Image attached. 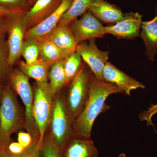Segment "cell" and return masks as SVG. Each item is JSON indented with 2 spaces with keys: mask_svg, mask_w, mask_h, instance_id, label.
Returning <instances> with one entry per match:
<instances>
[{
  "mask_svg": "<svg viewBox=\"0 0 157 157\" xmlns=\"http://www.w3.org/2000/svg\"><path fill=\"white\" fill-rule=\"evenodd\" d=\"M123 94L115 85L96 78L92 72L90 81L88 98L83 109L73 121L74 136L91 138L93 124L100 113L109 109L105 102L110 95Z\"/></svg>",
  "mask_w": 157,
  "mask_h": 157,
  "instance_id": "1",
  "label": "cell"
},
{
  "mask_svg": "<svg viewBox=\"0 0 157 157\" xmlns=\"http://www.w3.org/2000/svg\"><path fill=\"white\" fill-rule=\"evenodd\" d=\"M25 111L21 109L15 94L9 86L4 87L0 105V134L2 143L8 146L14 132L24 128Z\"/></svg>",
  "mask_w": 157,
  "mask_h": 157,
  "instance_id": "2",
  "label": "cell"
},
{
  "mask_svg": "<svg viewBox=\"0 0 157 157\" xmlns=\"http://www.w3.org/2000/svg\"><path fill=\"white\" fill-rule=\"evenodd\" d=\"M47 130L59 153L65 143L74 136L73 120L66 106L63 89L55 96L52 113Z\"/></svg>",
  "mask_w": 157,
  "mask_h": 157,
  "instance_id": "3",
  "label": "cell"
},
{
  "mask_svg": "<svg viewBox=\"0 0 157 157\" xmlns=\"http://www.w3.org/2000/svg\"><path fill=\"white\" fill-rule=\"evenodd\" d=\"M9 78L12 89L21 98L25 107L24 128L30 134L33 143L39 146L40 134L33 116V92L29 77L19 69H16L10 73Z\"/></svg>",
  "mask_w": 157,
  "mask_h": 157,
  "instance_id": "4",
  "label": "cell"
},
{
  "mask_svg": "<svg viewBox=\"0 0 157 157\" xmlns=\"http://www.w3.org/2000/svg\"><path fill=\"white\" fill-rule=\"evenodd\" d=\"M33 92V116L40 134L39 146L42 147L44 135L49 125L55 95L48 82L42 83L36 82Z\"/></svg>",
  "mask_w": 157,
  "mask_h": 157,
  "instance_id": "5",
  "label": "cell"
},
{
  "mask_svg": "<svg viewBox=\"0 0 157 157\" xmlns=\"http://www.w3.org/2000/svg\"><path fill=\"white\" fill-rule=\"evenodd\" d=\"M91 71L84 65L73 81L64 92L66 106L73 121L83 109L88 98Z\"/></svg>",
  "mask_w": 157,
  "mask_h": 157,
  "instance_id": "6",
  "label": "cell"
},
{
  "mask_svg": "<svg viewBox=\"0 0 157 157\" xmlns=\"http://www.w3.org/2000/svg\"><path fill=\"white\" fill-rule=\"evenodd\" d=\"M69 25L78 43L87 40L104 38L106 35L101 21L89 11L79 19L76 18Z\"/></svg>",
  "mask_w": 157,
  "mask_h": 157,
  "instance_id": "7",
  "label": "cell"
},
{
  "mask_svg": "<svg viewBox=\"0 0 157 157\" xmlns=\"http://www.w3.org/2000/svg\"><path fill=\"white\" fill-rule=\"evenodd\" d=\"M76 51L79 54L96 78L103 80V71L108 62L109 52L100 50L96 45V39L89 40L88 43L84 42L78 43Z\"/></svg>",
  "mask_w": 157,
  "mask_h": 157,
  "instance_id": "8",
  "label": "cell"
},
{
  "mask_svg": "<svg viewBox=\"0 0 157 157\" xmlns=\"http://www.w3.org/2000/svg\"><path fill=\"white\" fill-rule=\"evenodd\" d=\"M24 14L9 17L11 25L9 26L8 38V63L10 67L13 66L21 55L25 33L24 29L25 26L22 20Z\"/></svg>",
  "mask_w": 157,
  "mask_h": 157,
  "instance_id": "9",
  "label": "cell"
},
{
  "mask_svg": "<svg viewBox=\"0 0 157 157\" xmlns=\"http://www.w3.org/2000/svg\"><path fill=\"white\" fill-rule=\"evenodd\" d=\"M142 15L138 12L124 14L123 18L113 25L104 27L106 34H111L118 39H132L139 36Z\"/></svg>",
  "mask_w": 157,
  "mask_h": 157,
  "instance_id": "10",
  "label": "cell"
},
{
  "mask_svg": "<svg viewBox=\"0 0 157 157\" xmlns=\"http://www.w3.org/2000/svg\"><path fill=\"white\" fill-rule=\"evenodd\" d=\"M73 1L62 0L58 7L48 17L25 32V39H39L47 36L58 25L62 16L69 9Z\"/></svg>",
  "mask_w": 157,
  "mask_h": 157,
  "instance_id": "11",
  "label": "cell"
},
{
  "mask_svg": "<svg viewBox=\"0 0 157 157\" xmlns=\"http://www.w3.org/2000/svg\"><path fill=\"white\" fill-rule=\"evenodd\" d=\"M103 78L104 81L115 85L123 94L128 96L131 95L133 90L145 88L142 83L119 70L109 62H107L104 67Z\"/></svg>",
  "mask_w": 157,
  "mask_h": 157,
  "instance_id": "12",
  "label": "cell"
},
{
  "mask_svg": "<svg viewBox=\"0 0 157 157\" xmlns=\"http://www.w3.org/2000/svg\"><path fill=\"white\" fill-rule=\"evenodd\" d=\"M60 157H99V152L91 138L73 136L65 143Z\"/></svg>",
  "mask_w": 157,
  "mask_h": 157,
  "instance_id": "13",
  "label": "cell"
},
{
  "mask_svg": "<svg viewBox=\"0 0 157 157\" xmlns=\"http://www.w3.org/2000/svg\"><path fill=\"white\" fill-rule=\"evenodd\" d=\"M62 0H37L22 15L26 27L35 26L48 17L58 7Z\"/></svg>",
  "mask_w": 157,
  "mask_h": 157,
  "instance_id": "14",
  "label": "cell"
},
{
  "mask_svg": "<svg viewBox=\"0 0 157 157\" xmlns=\"http://www.w3.org/2000/svg\"><path fill=\"white\" fill-rule=\"evenodd\" d=\"M88 11L100 21L113 25L121 20L124 15L119 8L105 0H93Z\"/></svg>",
  "mask_w": 157,
  "mask_h": 157,
  "instance_id": "15",
  "label": "cell"
},
{
  "mask_svg": "<svg viewBox=\"0 0 157 157\" xmlns=\"http://www.w3.org/2000/svg\"><path fill=\"white\" fill-rule=\"evenodd\" d=\"M46 37L67 56L76 51L78 44L69 25H58Z\"/></svg>",
  "mask_w": 157,
  "mask_h": 157,
  "instance_id": "16",
  "label": "cell"
},
{
  "mask_svg": "<svg viewBox=\"0 0 157 157\" xmlns=\"http://www.w3.org/2000/svg\"><path fill=\"white\" fill-rule=\"evenodd\" d=\"M139 37L145 45V54L149 60L154 61L157 53V16L149 21H142Z\"/></svg>",
  "mask_w": 157,
  "mask_h": 157,
  "instance_id": "17",
  "label": "cell"
},
{
  "mask_svg": "<svg viewBox=\"0 0 157 157\" xmlns=\"http://www.w3.org/2000/svg\"><path fill=\"white\" fill-rule=\"evenodd\" d=\"M37 40L39 56L43 61L52 65L59 61L64 60L68 56L47 37Z\"/></svg>",
  "mask_w": 157,
  "mask_h": 157,
  "instance_id": "18",
  "label": "cell"
},
{
  "mask_svg": "<svg viewBox=\"0 0 157 157\" xmlns=\"http://www.w3.org/2000/svg\"><path fill=\"white\" fill-rule=\"evenodd\" d=\"M52 65L43 61L40 59L39 62L33 64L29 65L25 62L20 63L19 70L28 77L34 78L39 83L48 82V75Z\"/></svg>",
  "mask_w": 157,
  "mask_h": 157,
  "instance_id": "19",
  "label": "cell"
},
{
  "mask_svg": "<svg viewBox=\"0 0 157 157\" xmlns=\"http://www.w3.org/2000/svg\"><path fill=\"white\" fill-rule=\"evenodd\" d=\"M64 60L59 61L53 64L48 71V84L55 95L67 86Z\"/></svg>",
  "mask_w": 157,
  "mask_h": 157,
  "instance_id": "20",
  "label": "cell"
},
{
  "mask_svg": "<svg viewBox=\"0 0 157 157\" xmlns=\"http://www.w3.org/2000/svg\"><path fill=\"white\" fill-rule=\"evenodd\" d=\"M93 0H73L69 9L62 16L58 25H68L70 22L88 11Z\"/></svg>",
  "mask_w": 157,
  "mask_h": 157,
  "instance_id": "21",
  "label": "cell"
},
{
  "mask_svg": "<svg viewBox=\"0 0 157 157\" xmlns=\"http://www.w3.org/2000/svg\"><path fill=\"white\" fill-rule=\"evenodd\" d=\"M82 59L79 54L75 51L69 55L64 60L66 86L73 81L81 70L83 65Z\"/></svg>",
  "mask_w": 157,
  "mask_h": 157,
  "instance_id": "22",
  "label": "cell"
},
{
  "mask_svg": "<svg viewBox=\"0 0 157 157\" xmlns=\"http://www.w3.org/2000/svg\"><path fill=\"white\" fill-rule=\"evenodd\" d=\"M21 55L27 64L36 63L40 61L38 41L34 39H25L24 42Z\"/></svg>",
  "mask_w": 157,
  "mask_h": 157,
  "instance_id": "23",
  "label": "cell"
},
{
  "mask_svg": "<svg viewBox=\"0 0 157 157\" xmlns=\"http://www.w3.org/2000/svg\"><path fill=\"white\" fill-rule=\"evenodd\" d=\"M42 157H60L58 149L55 145L48 130H46L41 147Z\"/></svg>",
  "mask_w": 157,
  "mask_h": 157,
  "instance_id": "24",
  "label": "cell"
},
{
  "mask_svg": "<svg viewBox=\"0 0 157 157\" xmlns=\"http://www.w3.org/2000/svg\"><path fill=\"white\" fill-rule=\"evenodd\" d=\"M30 4L27 0H0V6L12 10L26 12Z\"/></svg>",
  "mask_w": 157,
  "mask_h": 157,
  "instance_id": "25",
  "label": "cell"
},
{
  "mask_svg": "<svg viewBox=\"0 0 157 157\" xmlns=\"http://www.w3.org/2000/svg\"><path fill=\"white\" fill-rule=\"evenodd\" d=\"M157 114V104H151L147 110H144L139 115V119L141 121H146L147 126H152L155 129L154 124L152 121L154 116Z\"/></svg>",
  "mask_w": 157,
  "mask_h": 157,
  "instance_id": "26",
  "label": "cell"
},
{
  "mask_svg": "<svg viewBox=\"0 0 157 157\" xmlns=\"http://www.w3.org/2000/svg\"><path fill=\"white\" fill-rule=\"evenodd\" d=\"M21 157H42L41 147L33 143L29 147L25 150Z\"/></svg>",
  "mask_w": 157,
  "mask_h": 157,
  "instance_id": "27",
  "label": "cell"
},
{
  "mask_svg": "<svg viewBox=\"0 0 157 157\" xmlns=\"http://www.w3.org/2000/svg\"><path fill=\"white\" fill-rule=\"evenodd\" d=\"M17 140L18 143L25 149L29 147L33 143V138L27 132H19L17 135Z\"/></svg>",
  "mask_w": 157,
  "mask_h": 157,
  "instance_id": "28",
  "label": "cell"
},
{
  "mask_svg": "<svg viewBox=\"0 0 157 157\" xmlns=\"http://www.w3.org/2000/svg\"><path fill=\"white\" fill-rule=\"evenodd\" d=\"M8 58H6V53L2 44L0 43V77L5 75L8 67Z\"/></svg>",
  "mask_w": 157,
  "mask_h": 157,
  "instance_id": "29",
  "label": "cell"
},
{
  "mask_svg": "<svg viewBox=\"0 0 157 157\" xmlns=\"http://www.w3.org/2000/svg\"><path fill=\"white\" fill-rule=\"evenodd\" d=\"M25 149L18 142H10L7 148V150L12 154L21 155Z\"/></svg>",
  "mask_w": 157,
  "mask_h": 157,
  "instance_id": "30",
  "label": "cell"
},
{
  "mask_svg": "<svg viewBox=\"0 0 157 157\" xmlns=\"http://www.w3.org/2000/svg\"><path fill=\"white\" fill-rule=\"evenodd\" d=\"M25 13L24 11L7 9L0 6V17L7 18L20 14Z\"/></svg>",
  "mask_w": 157,
  "mask_h": 157,
  "instance_id": "31",
  "label": "cell"
},
{
  "mask_svg": "<svg viewBox=\"0 0 157 157\" xmlns=\"http://www.w3.org/2000/svg\"><path fill=\"white\" fill-rule=\"evenodd\" d=\"M7 148V146L3 144H0V157H6L5 154Z\"/></svg>",
  "mask_w": 157,
  "mask_h": 157,
  "instance_id": "32",
  "label": "cell"
},
{
  "mask_svg": "<svg viewBox=\"0 0 157 157\" xmlns=\"http://www.w3.org/2000/svg\"><path fill=\"white\" fill-rule=\"evenodd\" d=\"M4 18V17H0V33H2L6 28Z\"/></svg>",
  "mask_w": 157,
  "mask_h": 157,
  "instance_id": "33",
  "label": "cell"
},
{
  "mask_svg": "<svg viewBox=\"0 0 157 157\" xmlns=\"http://www.w3.org/2000/svg\"><path fill=\"white\" fill-rule=\"evenodd\" d=\"M5 157H21V155H16L12 154L11 153L9 152L8 151L6 150V154H5Z\"/></svg>",
  "mask_w": 157,
  "mask_h": 157,
  "instance_id": "34",
  "label": "cell"
},
{
  "mask_svg": "<svg viewBox=\"0 0 157 157\" xmlns=\"http://www.w3.org/2000/svg\"><path fill=\"white\" fill-rule=\"evenodd\" d=\"M4 89V88H2V85L0 84V105H1V102H2V99Z\"/></svg>",
  "mask_w": 157,
  "mask_h": 157,
  "instance_id": "35",
  "label": "cell"
},
{
  "mask_svg": "<svg viewBox=\"0 0 157 157\" xmlns=\"http://www.w3.org/2000/svg\"><path fill=\"white\" fill-rule=\"evenodd\" d=\"M36 1L37 0H27L28 2H29V4L30 5H31V4H33V6Z\"/></svg>",
  "mask_w": 157,
  "mask_h": 157,
  "instance_id": "36",
  "label": "cell"
},
{
  "mask_svg": "<svg viewBox=\"0 0 157 157\" xmlns=\"http://www.w3.org/2000/svg\"><path fill=\"white\" fill-rule=\"evenodd\" d=\"M117 157H128L124 153H121Z\"/></svg>",
  "mask_w": 157,
  "mask_h": 157,
  "instance_id": "37",
  "label": "cell"
},
{
  "mask_svg": "<svg viewBox=\"0 0 157 157\" xmlns=\"http://www.w3.org/2000/svg\"><path fill=\"white\" fill-rule=\"evenodd\" d=\"M0 144H2V139H1V134H0Z\"/></svg>",
  "mask_w": 157,
  "mask_h": 157,
  "instance_id": "38",
  "label": "cell"
},
{
  "mask_svg": "<svg viewBox=\"0 0 157 157\" xmlns=\"http://www.w3.org/2000/svg\"><path fill=\"white\" fill-rule=\"evenodd\" d=\"M156 12H157V15H156V16H157V8H156Z\"/></svg>",
  "mask_w": 157,
  "mask_h": 157,
  "instance_id": "39",
  "label": "cell"
}]
</instances>
